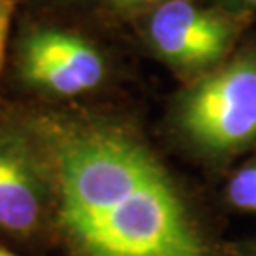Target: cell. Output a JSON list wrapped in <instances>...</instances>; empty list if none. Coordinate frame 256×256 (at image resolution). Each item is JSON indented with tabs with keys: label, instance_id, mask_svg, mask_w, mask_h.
I'll return each mask as SVG.
<instances>
[{
	"label": "cell",
	"instance_id": "cell-1",
	"mask_svg": "<svg viewBox=\"0 0 256 256\" xmlns=\"http://www.w3.org/2000/svg\"><path fill=\"white\" fill-rule=\"evenodd\" d=\"M8 102L52 184L61 256H236L124 110Z\"/></svg>",
	"mask_w": 256,
	"mask_h": 256
},
{
	"label": "cell",
	"instance_id": "cell-2",
	"mask_svg": "<svg viewBox=\"0 0 256 256\" xmlns=\"http://www.w3.org/2000/svg\"><path fill=\"white\" fill-rule=\"evenodd\" d=\"M118 55L74 16L19 12L10 42L4 86L14 99L32 104L95 102L116 86Z\"/></svg>",
	"mask_w": 256,
	"mask_h": 256
},
{
	"label": "cell",
	"instance_id": "cell-3",
	"mask_svg": "<svg viewBox=\"0 0 256 256\" xmlns=\"http://www.w3.org/2000/svg\"><path fill=\"white\" fill-rule=\"evenodd\" d=\"M167 133L184 154L220 169L256 146V44L182 84L169 102Z\"/></svg>",
	"mask_w": 256,
	"mask_h": 256
},
{
	"label": "cell",
	"instance_id": "cell-4",
	"mask_svg": "<svg viewBox=\"0 0 256 256\" xmlns=\"http://www.w3.org/2000/svg\"><path fill=\"white\" fill-rule=\"evenodd\" d=\"M248 18L214 0H167L131 23L148 54L188 84L238 52Z\"/></svg>",
	"mask_w": 256,
	"mask_h": 256
},
{
	"label": "cell",
	"instance_id": "cell-5",
	"mask_svg": "<svg viewBox=\"0 0 256 256\" xmlns=\"http://www.w3.org/2000/svg\"><path fill=\"white\" fill-rule=\"evenodd\" d=\"M0 243L27 256L57 252L52 184L8 101L0 104Z\"/></svg>",
	"mask_w": 256,
	"mask_h": 256
},
{
	"label": "cell",
	"instance_id": "cell-6",
	"mask_svg": "<svg viewBox=\"0 0 256 256\" xmlns=\"http://www.w3.org/2000/svg\"><path fill=\"white\" fill-rule=\"evenodd\" d=\"M222 200L230 209L256 214V158L230 174L222 190Z\"/></svg>",
	"mask_w": 256,
	"mask_h": 256
},
{
	"label": "cell",
	"instance_id": "cell-7",
	"mask_svg": "<svg viewBox=\"0 0 256 256\" xmlns=\"http://www.w3.org/2000/svg\"><path fill=\"white\" fill-rule=\"evenodd\" d=\"M19 0H0V104L6 101L2 86H4V74L8 64L10 42L14 36V28L19 16Z\"/></svg>",
	"mask_w": 256,
	"mask_h": 256
},
{
	"label": "cell",
	"instance_id": "cell-8",
	"mask_svg": "<svg viewBox=\"0 0 256 256\" xmlns=\"http://www.w3.org/2000/svg\"><path fill=\"white\" fill-rule=\"evenodd\" d=\"M164 2L167 0H97V12L104 14L106 18L110 16L116 19L133 21Z\"/></svg>",
	"mask_w": 256,
	"mask_h": 256
},
{
	"label": "cell",
	"instance_id": "cell-9",
	"mask_svg": "<svg viewBox=\"0 0 256 256\" xmlns=\"http://www.w3.org/2000/svg\"><path fill=\"white\" fill-rule=\"evenodd\" d=\"M19 4L28 6V10L36 12H54L64 16L90 14L97 10V0H19Z\"/></svg>",
	"mask_w": 256,
	"mask_h": 256
},
{
	"label": "cell",
	"instance_id": "cell-10",
	"mask_svg": "<svg viewBox=\"0 0 256 256\" xmlns=\"http://www.w3.org/2000/svg\"><path fill=\"white\" fill-rule=\"evenodd\" d=\"M222 6H228L232 10H238V12H243V14H252L256 12V0H214Z\"/></svg>",
	"mask_w": 256,
	"mask_h": 256
},
{
	"label": "cell",
	"instance_id": "cell-11",
	"mask_svg": "<svg viewBox=\"0 0 256 256\" xmlns=\"http://www.w3.org/2000/svg\"><path fill=\"white\" fill-rule=\"evenodd\" d=\"M236 256H256V241L247 245H234Z\"/></svg>",
	"mask_w": 256,
	"mask_h": 256
},
{
	"label": "cell",
	"instance_id": "cell-12",
	"mask_svg": "<svg viewBox=\"0 0 256 256\" xmlns=\"http://www.w3.org/2000/svg\"><path fill=\"white\" fill-rule=\"evenodd\" d=\"M0 256H27L23 254V252H19L16 248L8 247V245H4V243H0Z\"/></svg>",
	"mask_w": 256,
	"mask_h": 256
}]
</instances>
